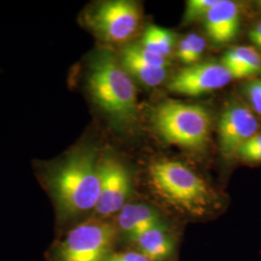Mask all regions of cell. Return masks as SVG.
<instances>
[{"label":"cell","mask_w":261,"mask_h":261,"mask_svg":"<svg viewBox=\"0 0 261 261\" xmlns=\"http://www.w3.org/2000/svg\"><path fill=\"white\" fill-rule=\"evenodd\" d=\"M100 160L96 150L84 146L39 172L56 211L57 237L76 225L75 222L85 215L94 213L100 196Z\"/></svg>","instance_id":"obj_1"},{"label":"cell","mask_w":261,"mask_h":261,"mask_svg":"<svg viewBox=\"0 0 261 261\" xmlns=\"http://www.w3.org/2000/svg\"><path fill=\"white\" fill-rule=\"evenodd\" d=\"M87 88L94 103L117 125H130L138 115L137 90L119 59L107 49L90 60Z\"/></svg>","instance_id":"obj_2"},{"label":"cell","mask_w":261,"mask_h":261,"mask_svg":"<svg viewBox=\"0 0 261 261\" xmlns=\"http://www.w3.org/2000/svg\"><path fill=\"white\" fill-rule=\"evenodd\" d=\"M148 184L155 196L183 214L203 217L217 205V197L205 181L185 165L159 161L148 168Z\"/></svg>","instance_id":"obj_3"},{"label":"cell","mask_w":261,"mask_h":261,"mask_svg":"<svg viewBox=\"0 0 261 261\" xmlns=\"http://www.w3.org/2000/svg\"><path fill=\"white\" fill-rule=\"evenodd\" d=\"M118 234L114 223L91 217L57 237L46 252V261H107Z\"/></svg>","instance_id":"obj_4"},{"label":"cell","mask_w":261,"mask_h":261,"mask_svg":"<svg viewBox=\"0 0 261 261\" xmlns=\"http://www.w3.org/2000/svg\"><path fill=\"white\" fill-rule=\"evenodd\" d=\"M153 124L159 135L169 144L196 148L209 138L211 119L203 107L167 101L153 112Z\"/></svg>","instance_id":"obj_5"},{"label":"cell","mask_w":261,"mask_h":261,"mask_svg":"<svg viewBox=\"0 0 261 261\" xmlns=\"http://www.w3.org/2000/svg\"><path fill=\"white\" fill-rule=\"evenodd\" d=\"M141 12L133 1H106L91 10L86 18L88 25L103 41L111 44L127 42L138 30Z\"/></svg>","instance_id":"obj_6"},{"label":"cell","mask_w":261,"mask_h":261,"mask_svg":"<svg viewBox=\"0 0 261 261\" xmlns=\"http://www.w3.org/2000/svg\"><path fill=\"white\" fill-rule=\"evenodd\" d=\"M100 196L92 218L108 220L127 204L132 193V177L121 161L106 156L100 160Z\"/></svg>","instance_id":"obj_7"},{"label":"cell","mask_w":261,"mask_h":261,"mask_svg":"<svg viewBox=\"0 0 261 261\" xmlns=\"http://www.w3.org/2000/svg\"><path fill=\"white\" fill-rule=\"evenodd\" d=\"M232 76L223 64L203 62L187 66L169 82L171 92L199 96L221 89L229 84Z\"/></svg>","instance_id":"obj_8"},{"label":"cell","mask_w":261,"mask_h":261,"mask_svg":"<svg viewBox=\"0 0 261 261\" xmlns=\"http://www.w3.org/2000/svg\"><path fill=\"white\" fill-rule=\"evenodd\" d=\"M259 124L249 108L233 102L228 105L219 122V138L222 152L225 156L237 154L243 145L257 134Z\"/></svg>","instance_id":"obj_9"},{"label":"cell","mask_w":261,"mask_h":261,"mask_svg":"<svg viewBox=\"0 0 261 261\" xmlns=\"http://www.w3.org/2000/svg\"><path fill=\"white\" fill-rule=\"evenodd\" d=\"M240 28V14L236 3L229 0H218L207 13L205 29L216 44L223 45L234 40Z\"/></svg>","instance_id":"obj_10"},{"label":"cell","mask_w":261,"mask_h":261,"mask_svg":"<svg viewBox=\"0 0 261 261\" xmlns=\"http://www.w3.org/2000/svg\"><path fill=\"white\" fill-rule=\"evenodd\" d=\"M138 252L151 261H166L174 251V241L164 224H156L130 237Z\"/></svg>","instance_id":"obj_11"},{"label":"cell","mask_w":261,"mask_h":261,"mask_svg":"<svg viewBox=\"0 0 261 261\" xmlns=\"http://www.w3.org/2000/svg\"><path fill=\"white\" fill-rule=\"evenodd\" d=\"M160 224H164L163 220L153 207L142 203H127L119 211L115 225L119 232L130 239L150 226Z\"/></svg>","instance_id":"obj_12"},{"label":"cell","mask_w":261,"mask_h":261,"mask_svg":"<svg viewBox=\"0 0 261 261\" xmlns=\"http://www.w3.org/2000/svg\"><path fill=\"white\" fill-rule=\"evenodd\" d=\"M222 64L232 79L249 77L260 72L261 56L253 47H233L225 53Z\"/></svg>","instance_id":"obj_13"},{"label":"cell","mask_w":261,"mask_h":261,"mask_svg":"<svg viewBox=\"0 0 261 261\" xmlns=\"http://www.w3.org/2000/svg\"><path fill=\"white\" fill-rule=\"evenodd\" d=\"M119 61L130 77H135L146 86H158L163 84L168 76L167 68L149 65L130 56L123 49L120 53Z\"/></svg>","instance_id":"obj_14"},{"label":"cell","mask_w":261,"mask_h":261,"mask_svg":"<svg viewBox=\"0 0 261 261\" xmlns=\"http://www.w3.org/2000/svg\"><path fill=\"white\" fill-rule=\"evenodd\" d=\"M174 45V35L165 28L150 25L143 34L141 46L164 57H168Z\"/></svg>","instance_id":"obj_15"},{"label":"cell","mask_w":261,"mask_h":261,"mask_svg":"<svg viewBox=\"0 0 261 261\" xmlns=\"http://www.w3.org/2000/svg\"><path fill=\"white\" fill-rule=\"evenodd\" d=\"M205 40L197 34H189L184 38L179 46L178 58L188 65L196 64V61L205 50Z\"/></svg>","instance_id":"obj_16"},{"label":"cell","mask_w":261,"mask_h":261,"mask_svg":"<svg viewBox=\"0 0 261 261\" xmlns=\"http://www.w3.org/2000/svg\"><path fill=\"white\" fill-rule=\"evenodd\" d=\"M123 50H125L130 56L136 57L137 59H139L142 62H145L149 65L164 67V68H168V66L169 65V62L166 57L160 56L158 54H155L149 49H147L146 47L138 44H132L127 47H123Z\"/></svg>","instance_id":"obj_17"},{"label":"cell","mask_w":261,"mask_h":261,"mask_svg":"<svg viewBox=\"0 0 261 261\" xmlns=\"http://www.w3.org/2000/svg\"><path fill=\"white\" fill-rule=\"evenodd\" d=\"M218 2V0H190L187 3L184 20L190 23L202 17L205 19L207 13Z\"/></svg>","instance_id":"obj_18"},{"label":"cell","mask_w":261,"mask_h":261,"mask_svg":"<svg viewBox=\"0 0 261 261\" xmlns=\"http://www.w3.org/2000/svg\"><path fill=\"white\" fill-rule=\"evenodd\" d=\"M245 90L252 109L261 115V80L250 83L246 86Z\"/></svg>","instance_id":"obj_19"},{"label":"cell","mask_w":261,"mask_h":261,"mask_svg":"<svg viewBox=\"0 0 261 261\" xmlns=\"http://www.w3.org/2000/svg\"><path fill=\"white\" fill-rule=\"evenodd\" d=\"M107 261H151L139 252H112Z\"/></svg>","instance_id":"obj_20"},{"label":"cell","mask_w":261,"mask_h":261,"mask_svg":"<svg viewBox=\"0 0 261 261\" xmlns=\"http://www.w3.org/2000/svg\"><path fill=\"white\" fill-rule=\"evenodd\" d=\"M244 160L254 163H261V148H255L251 150H241L237 153Z\"/></svg>","instance_id":"obj_21"},{"label":"cell","mask_w":261,"mask_h":261,"mask_svg":"<svg viewBox=\"0 0 261 261\" xmlns=\"http://www.w3.org/2000/svg\"><path fill=\"white\" fill-rule=\"evenodd\" d=\"M249 39L255 47L261 49V22L251 29L249 32Z\"/></svg>","instance_id":"obj_22"},{"label":"cell","mask_w":261,"mask_h":261,"mask_svg":"<svg viewBox=\"0 0 261 261\" xmlns=\"http://www.w3.org/2000/svg\"><path fill=\"white\" fill-rule=\"evenodd\" d=\"M255 148H261V133L255 134L243 145L240 149L238 150V152L241 150H251L255 149Z\"/></svg>","instance_id":"obj_23"},{"label":"cell","mask_w":261,"mask_h":261,"mask_svg":"<svg viewBox=\"0 0 261 261\" xmlns=\"http://www.w3.org/2000/svg\"><path fill=\"white\" fill-rule=\"evenodd\" d=\"M258 4H259V6H260L261 7V1H259V2H258Z\"/></svg>","instance_id":"obj_24"}]
</instances>
